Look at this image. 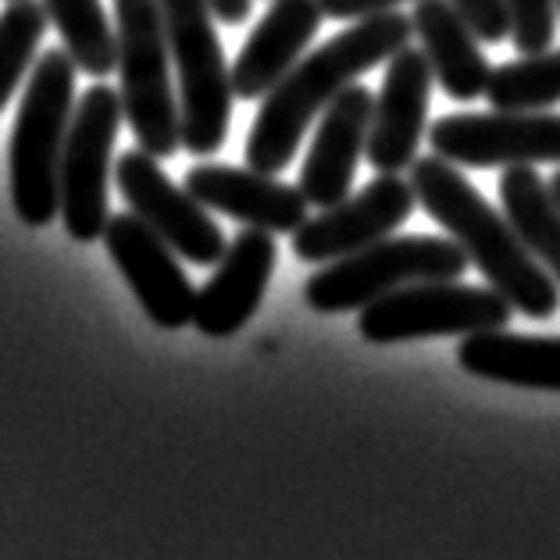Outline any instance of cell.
Returning <instances> with one entry per match:
<instances>
[{
  "label": "cell",
  "mask_w": 560,
  "mask_h": 560,
  "mask_svg": "<svg viewBox=\"0 0 560 560\" xmlns=\"http://www.w3.org/2000/svg\"><path fill=\"white\" fill-rule=\"evenodd\" d=\"M486 101L497 112H546L560 104V50L522 54L493 68Z\"/></svg>",
  "instance_id": "22"
},
{
  "label": "cell",
  "mask_w": 560,
  "mask_h": 560,
  "mask_svg": "<svg viewBox=\"0 0 560 560\" xmlns=\"http://www.w3.org/2000/svg\"><path fill=\"white\" fill-rule=\"evenodd\" d=\"M104 247L158 329L175 332L183 325H194V282H189L186 268L179 265V254L143 218H136L132 211L112 214L104 229Z\"/></svg>",
  "instance_id": "12"
},
{
  "label": "cell",
  "mask_w": 560,
  "mask_h": 560,
  "mask_svg": "<svg viewBox=\"0 0 560 560\" xmlns=\"http://www.w3.org/2000/svg\"><path fill=\"white\" fill-rule=\"evenodd\" d=\"M250 8H254V0H211L214 19H222L225 25L247 22L250 19Z\"/></svg>",
  "instance_id": "27"
},
{
  "label": "cell",
  "mask_w": 560,
  "mask_h": 560,
  "mask_svg": "<svg viewBox=\"0 0 560 560\" xmlns=\"http://www.w3.org/2000/svg\"><path fill=\"white\" fill-rule=\"evenodd\" d=\"M411 22L415 36L421 39V50L432 65L435 83L446 97L460 104L486 97L493 68L478 47V33L457 11L454 0H418Z\"/></svg>",
  "instance_id": "18"
},
{
  "label": "cell",
  "mask_w": 560,
  "mask_h": 560,
  "mask_svg": "<svg viewBox=\"0 0 560 560\" xmlns=\"http://www.w3.org/2000/svg\"><path fill=\"white\" fill-rule=\"evenodd\" d=\"M514 307L493 285H464L460 279L446 282H415L389 296L368 304L358 318V332L375 347L411 343V339L440 336H475L508 329Z\"/></svg>",
  "instance_id": "7"
},
{
  "label": "cell",
  "mask_w": 560,
  "mask_h": 560,
  "mask_svg": "<svg viewBox=\"0 0 560 560\" xmlns=\"http://www.w3.org/2000/svg\"><path fill=\"white\" fill-rule=\"evenodd\" d=\"M557 11H560V0H557Z\"/></svg>",
  "instance_id": "29"
},
{
  "label": "cell",
  "mask_w": 560,
  "mask_h": 560,
  "mask_svg": "<svg viewBox=\"0 0 560 560\" xmlns=\"http://www.w3.org/2000/svg\"><path fill=\"white\" fill-rule=\"evenodd\" d=\"M126 118L115 86H93L75 104L61 154V222L75 243L104 240L107 229V175L118 126Z\"/></svg>",
  "instance_id": "8"
},
{
  "label": "cell",
  "mask_w": 560,
  "mask_h": 560,
  "mask_svg": "<svg viewBox=\"0 0 560 560\" xmlns=\"http://www.w3.org/2000/svg\"><path fill=\"white\" fill-rule=\"evenodd\" d=\"M500 203L525 247L560 285V203L550 183L532 168H508V175H500Z\"/></svg>",
  "instance_id": "20"
},
{
  "label": "cell",
  "mask_w": 560,
  "mask_h": 560,
  "mask_svg": "<svg viewBox=\"0 0 560 560\" xmlns=\"http://www.w3.org/2000/svg\"><path fill=\"white\" fill-rule=\"evenodd\" d=\"M186 189L203 208L236 218L247 229L296 232L307 222V197L300 186L279 183L254 168L197 165L186 172Z\"/></svg>",
  "instance_id": "16"
},
{
  "label": "cell",
  "mask_w": 560,
  "mask_h": 560,
  "mask_svg": "<svg viewBox=\"0 0 560 560\" xmlns=\"http://www.w3.org/2000/svg\"><path fill=\"white\" fill-rule=\"evenodd\" d=\"M432 65L425 50L404 47L386 65V79L375 97L372 132H368V165L378 175H400L418 161L432 101Z\"/></svg>",
  "instance_id": "13"
},
{
  "label": "cell",
  "mask_w": 560,
  "mask_h": 560,
  "mask_svg": "<svg viewBox=\"0 0 560 560\" xmlns=\"http://www.w3.org/2000/svg\"><path fill=\"white\" fill-rule=\"evenodd\" d=\"M468 254L450 236H386L350 257L322 265L304 285V300L318 314L364 311L415 282H446L468 271Z\"/></svg>",
  "instance_id": "5"
},
{
  "label": "cell",
  "mask_w": 560,
  "mask_h": 560,
  "mask_svg": "<svg viewBox=\"0 0 560 560\" xmlns=\"http://www.w3.org/2000/svg\"><path fill=\"white\" fill-rule=\"evenodd\" d=\"M418 197L411 179L400 175H378L358 197L332 203L318 218H307L293 232V254L307 265H332L372 243L393 236L407 218L415 214Z\"/></svg>",
  "instance_id": "11"
},
{
  "label": "cell",
  "mask_w": 560,
  "mask_h": 560,
  "mask_svg": "<svg viewBox=\"0 0 560 560\" xmlns=\"http://www.w3.org/2000/svg\"><path fill=\"white\" fill-rule=\"evenodd\" d=\"M457 361L475 378L560 393V336H514L508 329L475 332L460 339Z\"/></svg>",
  "instance_id": "19"
},
{
  "label": "cell",
  "mask_w": 560,
  "mask_h": 560,
  "mask_svg": "<svg viewBox=\"0 0 560 560\" xmlns=\"http://www.w3.org/2000/svg\"><path fill=\"white\" fill-rule=\"evenodd\" d=\"M411 186L432 222H440L450 240L468 254V261L482 271V279L525 314V318H550L560 307L557 279L539 265V257L525 247L508 214H500L478 189L464 179L446 158H418L411 165Z\"/></svg>",
  "instance_id": "2"
},
{
  "label": "cell",
  "mask_w": 560,
  "mask_h": 560,
  "mask_svg": "<svg viewBox=\"0 0 560 560\" xmlns=\"http://www.w3.org/2000/svg\"><path fill=\"white\" fill-rule=\"evenodd\" d=\"M118 194L126 197L129 211L158 232L168 247L189 265H218L229 250L225 232L208 214L200 200H194L186 186H175L161 172L158 158L147 150H126L118 158Z\"/></svg>",
  "instance_id": "10"
},
{
  "label": "cell",
  "mask_w": 560,
  "mask_h": 560,
  "mask_svg": "<svg viewBox=\"0 0 560 560\" xmlns=\"http://www.w3.org/2000/svg\"><path fill=\"white\" fill-rule=\"evenodd\" d=\"M118 93L126 118L147 154L183 150V107L172 86V50L161 0H115Z\"/></svg>",
  "instance_id": "4"
},
{
  "label": "cell",
  "mask_w": 560,
  "mask_h": 560,
  "mask_svg": "<svg viewBox=\"0 0 560 560\" xmlns=\"http://www.w3.org/2000/svg\"><path fill=\"white\" fill-rule=\"evenodd\" d=\"M47 8L36 0H11L0 11V112L19 90L22 75L30 72L33 50L47 33Z\"/></svg>",
  "instance_id": "23"
},
{
  "label": "cell",
  "mask_w": 560,
  "mask_h": 560,
  "mask_svg": "<svg viewBox=\"0 0 560 560\" xmlns=\"http://www.w3.org/2000/svg\"><path fill=\"white\" fill-rule=\"evenodd\" d=\"M325 19H339V22H361L382 15V11H396V4H407V0H318Z\"/></svg>",
  "instance_id": "26"
},
{
  "label": "cell",
  "mask_w": 560,
  "mask_h": 560,
  "mask_svg": "<svg viewBox=\"0 0 560 560\" xmlns=\"http://www.w3.org/2000/svg\"><path fill=\"white\" fill-rule=\"evenodd\" d=\"M276 232H236V240L229 243L214 276L203 282V290H197V329L211 339L236 336L261 307L271 271H276Z\"/></svg>",
  "instance_id": "14"
},
{
  "label": "cell",
  "mask_w": 560,
  "mask_h": 560,
  "mask_svg": "<svg viewBox=\"0 0 560 560\" xmlns=\"http://www.w3.org/2000/svg\"><path fill=\"white\" fill-rule=\"evenodd\" d=\"M411 19L400 11H382V15L353 22L347 33L300 58L293 72L261 101V112L247 136V168L279 175L293 161L311 121L322 118L339 93L358 83V75L411 47Z\"/></svg>",
  "instance_id": "1"
},
{
  "label": "cell",
  "mask_w": 560,
  "mask_h": 560,
  "mask_svg": "<svg viewBox=\"0 0 560 560\" xmlns=\"http://www.w3.org/2000/svg\"><path fill=\"white\" fill-rule=\"evenodd\" d=\"M375 115V93L353 83L325 107V115L314 132V143L307 150L304 172H300V189L311 208H332L350 197L353 172L368 150V132H372Z\"/></svg>",
  "instance_id": "15"
},
{
  "label": "cell",
  "mask_w": 560,
  "mask_h": 560,
  "mask_svg": "<svg viewBox=\"0 0 560 560\" xmlns=\"http://www.w3.org/2000/svg\"><path fill=\"white\" fill-rule=\"evenodd\" d=\"M457 11L471 22V30L486 44H500L511 36V11L508 0H454Z\"/></svg>",
  "instance_id": "25"
},
{
  "label": "cell",
  "mask_w": 560,
  "mask_h": 560,
  "mask_svg": "<svg viewBox=\"0 0 560 560\" xmlns=\"http://www.w3.org/2000/svg\"><path fill=\"white\" fill-rule=\"evenodd\" d=\"M508 11L517 54L550 50L557 36V0H508Z\"/></svg>",
  "instance_id": "24"
},
{
  "label": "cell",
  "mask_w": 560,
  "mask_h": 560,
  "mask_svg": "<svg viewBox=\"0 0 560 560\" xmlns=\"http://www.w3.org/2000/svg\"><path fill=\"white\" fill-rule=\"evenodd\" d=\"M168 50L179 75L183 150L197 158L214 154L225 143L232 118V68L225 65L211 22V0H161Z\"/></svg>",
  "instance_id": "6"
},
{
  "label": "cell",
  "mask_w": 560,
  "mask_h": 560,
  "mask_svg": "<svg viewBox=\"0 0 560 560\" xmlns=\"http://www.w3.org/2000/svg\"><path fill=\"white\" fill-rule=\"evenodd\" d=\"M325 11L318 0H276L232 65L236 101H265L304 58Z\"/></svg>",
  "instance_id": "17"
},
{
  "label": "cell",
  "mask_w": 560,
  "mask_h": 560,
  "mask_svg": "<svg viewBox=\"0 0 560 560\" xmlns=\"http://www.w3.org/2000/svg\"><path fill=\"white\" fill-rule=\"evenodd\" d=\"M550 194H553V200L560 203V172L550 175Z\"/></svg>",
  "instance_id": "28"
},
{
  "label": "cell",
  "mask_w": 560,
  "mask_h": 560,
  "mask_svg": "<svg viewBox=\"0 0 560 560\" xmlns=\"http://www.w3.org/2000/svg\"><path fill=\"white\" fill-rule=\"evenodd\" d=\"M432 154L457 168H536L560 165V115L486 112L432 121Z\"/></svg>",
  "instance_id": "9"
},
{
  "label": "cell",
  "mask_w": 560,
  "mask_h": 560,
  "mask_svg": "<svg viewBox=\"0 0 560 560\" xmlns=\"http://www.w3.org/2000/svg\"><path fill=\"white\" fill-rule=\"evenodd\" d=\"M47 19L61 33L68 58L93 79L118 68V33L101 0H44Z\"/></svg>",
  "instance_id": "21"
},
{
  "label": "cell",
  "mask_w": 560,
  "mask_h": 560,
  "mask_svg": "<svg viewBox=\"0 0 560 560\" xmlns=\"http://www.w3.org/2000/svg\"><path fill=\"white\" fill-rule=\"evenodd\" d=\"M75 115V61L47 50L33 65L11 129V203L25 225L44 229L61 211V154Z\"/></svg>",
  "instance_id": "3"
}]
</instances>
